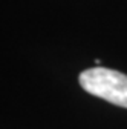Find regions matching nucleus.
Returning a JSON list of instances; mask_svg holds the SVG:
<instances>
[{"instance_id": "nucleus-1", "label": "nucleus", "mask_w": 127, "mask_h": 129, "mask_svg": "<svg viewBox=\"0 0 127 129\" xmlns=\"http://www.w3.org/2000/svg\"><path fill=\"white\" fill-rule=\"evenodd\" d=\"M81 88L90 95L127 109V75L103 66L84 69L78 77Z\"/></svg>"}]
</instances>
